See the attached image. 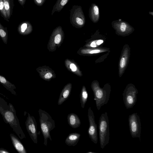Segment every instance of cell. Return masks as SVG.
Listing matches in <instances>:
<instances>
[{
    "mask_svg": "<svg viewBox=\"0 0 153 153\" xmlns=\"http://www.w3.org/2000/svg\"><path fill=\"white\" fill-rule=\"evenodd\" d=\"M68 122L72 128H77L80 125L81 121L79 117L75 114L71 113L67 116Z\"/></svg>",
    "mask_w": 153,
    "mask_h": 153,
    "instance_id": "obj_16",
    "label": "cell"
},
{
    "mask_svg": "<svg viewBox=\"0 0 153 153\" xmlns=\"http://www.w3.org/2000/svg\"><path fill=\"white\" fill-rule=\"evenodd\" d=\"M69 0H57L53 7L51 11V15H53L56 11L57 12H60Z\"/></svg>",
    "mask_w": 153,
    "mask_h": 153,
    "instance_id": "obj_19",
    "label": "cell"
},
{
    "mask_svg": "<svg viewBox=\"0 0 153 153\" xmlns=\"http://www.w3.org/2000/svg\"><path fill=\"white\" fill-rule=\"evenodd\" d=\"M27 117L25 122L27 130L32 141L35 143H38L37 124L34 117L27 113Z\"/></svg>",
    "mask_w": 153,
    "mask_h": 153,
    "instance_id": "obj_10",
    "label": "cell"
},
{
    "mask_svg": "<svg viewBox=\"0 0 153 153\" xmlns=\"http://www.w3.org/2000/svg\"><path fill=\"white\" fill-rule=\"evenodd\" d=\"M0 94L3 96L4 97H6V98H7V99H8V97H7L5 95H4V94H3L1 93L0 92Z\"/></svg>",
    "mask_w": 153,
    "mask_h": 153,
    "instance_id": "obj_31",
    "label": "cell"
},
{
    "mask_svg": "<svg viewBox=\"0 0 153 153\" xmlns=\"http://www.w3.org/2000/svg\"><path fill=\"white\" fill-rule=\"evenodd\" d=\"M53 74L51 72L46 73L44 76V78L45 79H49L52 77Z\"/></svg>",
    "mask_w": 153,
    "mask_h": 153,
    "instance_id": "obj_27",
    "label": "cell"
},
{
    "mask_svg": "<svg viewBox=\"0 0 153 153\" xmlns=\"http://www.w3.org/2000/svg\"><path fill=\"white\" fill-rule=\"evenodd\" d=\"M69 68L73 72H75L78 70L77 67L75 64L73 63H70Z\"/></svg>",
    "mask_w": 153,
    "mask_h": 153,
    "instance_id": "obj_25",
    "label": "cell"
},
{
    "mask_svg": "<svg viewBox=\"0 0 153 153\" xmlns=\"http://www.w3.org/2000/svg\"><path fill=\"white\" fill-rule=\"evenodd\" d=\"M87 153H94V152H88Z\"/></svg>",
    "mask_w": 153,
    "mask_h": 153,
    "instance_id": "obj_32",
    "label": "cell"
},
{
    "mask_svg": "<svg viewBox=\"0 0 153 153\" xmlns=\"http://www.w3.org/2000/svg\"><path fill=\"white\" fill-rule=\"evenodd\" d=\"M0 37L4 43L5 44L7 43L8 39V32L7 28L5 27L0 22Z\"/></svg>",
    "mask_w": 153,
    "mask_h": 153,
    "instance_id": "obj_21",
    "label": "cell"
},
{
    "mask_svg": "<svg viewBox=\"0 0 153 153\" xmlns=\"http://www.w3.org/2000/svg\"><path fill=\"white\" fill-rule=\"evenodd\" d=\"M19 4L23 6L25 4L26 0H18Z\"/></svg>",
    "mask_w": 153,
    "mask_h": 153,
    "instance_id": "obj_30",
    "label": "cell"
},
{
    "mask_svg": "<svg viewBox=\"0 0 153 153\" xmlns=\"http://www.w3.org/2000/svg\"><path fill=\"white\" fill-rule=\"evenodd\" d=\"M108 51L110 52V49L106 48H87L82 49L80 51V53L87 55H94Z\"/></svg>",
    "mask_w": 153,
    "mask_h": 153,
    "instance_id": "obj_11",
    "label": "cell"
},
{
    "mask_svg": "<svg viewBox=\"0 0 153 153\" xmlns=\"http://www.w3.org/2000/svg\"><path fill=\"white\" fill-rule=\"evenodd\" d=\"M129 129L133 138L138 137L140 140L141 123L140 117L137 113H134L128 117Z\"/></svg>",
    "mask_w": 153,
    "mask_h": 153,
    "instance_id": "obj_7",
    "label": "cell"
},
{
    "mask_svg": "<svg viewBox=\"0 0 153 153\" xmlns=\"http://www.w3.org/2000/svg\"><path fill=\"white\" fill-rule=\"evenodd\" d=\"M119 32V34L121 36H125L129 34V32L127 30V26L124 22L121 24Z\"/></svg>",
    "mask_w": 153,
    "mask_h": 153,
    "instance_id": "obj_24",
    "label": "cell"
},
{
    "mask_svg": "<svg viewBox=\"0 0 153 153\" xmlns=\"http://www.w3.org/2000/svg\"><path fill=\"white\" fill-rule=\"evenodd\" d=\"M91 87L93 92L94 99L95 101L96 107L99 110L102 106L108 102L111 91L110 85L107 83L101 88L99 82L95 80L91 83Z\"/></svg>",
    "mask_w": 153,
    "mask_h": 153,
    "instance_id": "obj_2",
    "label": "cell"
},
{
    "mask_svg": "<svg viewBox=\"0 0 153 153\" xmlns=\"http://www.w3.org/2000/svg\"><path fill=\"white\" fill-rule=\"evenodd\" d=\"M0 113L5 123L8 124L20 140L26 138L20 124L16 110L10 103L0 97Z\"/></svg>",
    "mask_w": 153,
    "mask_h": 153,
    "instance_id": "obj_1",
    "label": "cell"
},
{
    "mask_svg": "<svg viewBox=\"0 0 153 153\" xmlns=\"http://www.w3.org/2000/svg\"><path fill=\"white\" fill-rule=\"evenodd\" d=\"M8 19L12 15L14 7V0H3Z\"/></svg>",
    "mask_w": 153,
    "mask_h": 153,
    "instance_id": "obj_18",
    "label": "cell"
},
{
    "mask_svg": "<svg viewBox=\"0 0 153 153\" xmlns=\"http://www.w3.org/2000/svg\"><path fill=\"white\" fill-rule=\"evenodd\" d=\"M138 93V91L134 84L130 83L127 85L123 94L124 103L127 109L132 108L135 105Z\"/></svg>",
    "mask_w": 153,
    "mask_h": 153,
    "instance_id": "obj_5",
    "label": "cell"
},
{
    "mask_svg": "<svg viewBox=\"0 0 153 153\" xmlns=\"http://www.w3.org/2000/svg\"><path fill=\"white\" fill-rule=\"evenodd\" d=\"M0 14L4 20L7 22H9L7 17L3 0H0Z\"/></svg>",
    "mask_w": 153,
    "mask_h": 153,
    "instance_id": "obj_23",
    "label": "cell"
},
{
    "mask_svg": "<svg viewBox=\"0 0 153 153\" xmlns=\"http://www.w3.org/2000/svg\"><path fill=\"white\" fill-rule=\"evenodd\" d=\"M88 95L86 88L85 86L82 87L80 94V102L81 106L82 108H84L87 101Z\"/></svg>",
    "mask_w": 153,
    "mask_h": 153,
    "instance_id": "obj_20",
    "label": "cell"
},
{
    "mask_svg": "<svg viewBox=\"0 0 153 153\" xmlns=\"http://www.w3.org/2000/svg\"><path fill=\"white\" fill-rule=\"evenodd\" d=\"M70 22L73 26L77 28L83 27L85 23V19L81 6H73L70 10Z\"/></svg>",
    "mask_w": 153,
    "mask_h": 153,
    "instance_id": "obj_6",
    "label": "cell"
},
{
    "mask_svg": "<svg viewBox=\"0 0 153 153\" xmlns=\"http://www.w3.org/2000/svg\"><path fill=\"white\" fill-rule=\"evenodd\" d=\"M45 1L46 0H33L35 4L39 6H42Z\"/></svg>",
    "mask_w": 153,
    "mask_h": 153,
    "instance_id": "obj_26",
    "label": "cell"
},
{
    "mask_svg": "<svg viewBox=\"0 0 153 153\" xmlns=\"http://www.w3.org/2000/svg\"><path fill=\"white\" fill-rule=\"evenodd\" d=\"M88 116L89 122L88 134L91 141L96 144L97 143L98 140L97 126L95 120L93 112L90 107L89 108L88 110Z\"/></svg>",
    "mask_w": 153,
    "mask_h": 153,
    "instance_id": "obj_8",
    "label": "cell"
},
{
    "mask_svg": "<svg viewBox=\"0 0 153 153\" xmlns=\"http://www.w3.org/2000/svg\"><path fill=\"white\" fill-rule=\"evenodd\" d=\"M10 136L14 148L18 153H27L24 146L15 135L11 133Z\"/></svg>",
    "mask_w": 153,
    "mask_h": 153,
    "instance_id": "obj_13",
    "label": "cell"
},
{
    "mask_svg": "<svg viewBox=\"0 0 153 153\" xmlns=\"http://www.w3.org/2000/svg\"><path fill=\"white\" fill-rule=\"evenodd\" d=\"M72 85L68 83L65 86L61 92L58 101V105H60L69 97L71 92Z\"/></svg>",
    "mask_w": 153,
    "mask_h": 153,
    "instance_id": "obj_14",
    "label": "cell"
},
{
    "mask_svg": "<svg viewBox=\"0 0 153 153\" xmlns=\"http://www.w3.org/2000/svg\"><path fill=\"white\" fill-rule=\"evenodd\" d=\"M80 136V134L78 133H71L66 138L65 141V143L68 146H74L78 142Z\"/></svg>",
    "mask_w": 153,
    "mask_h": 153,
    "instance_id": "obj_17",
    "label": "cell"
},
{
    "mask_svg": "<svg viewBox=\"0 0 153 153\" xmlns=\"http://www.w3.org/2000/svg\"><path fill=\"white\" fill-rule=\"evenodd\" d=\"M0 83L7 90L15 96L17 95L15 89L16 88L15 85L7 80L4 76L0 74Z\"/></svg>",
    "mask_w": 153,
    "mask_h": 153,
    "instance_id": "obj_15",
    "label": "cell"
},
{
    "mask_svg": "<svg viewBox=\"0 0 153 153\" xmlns=\"http://www.w3.org/2000/svg\"><path fill=\"white\" fill-rule=\"evenodd\" d=\"M94 13L96 15H97L99 14V9L97 6H95L93 8Z\"/></svg>",
    "mask_w": 153,
    "mask_h": 153,
    "instance_id": "obj_28",
    "label": "cell"
},
{
    "mask_svg": "<svg viewBox=\"0 0 153 153\" xmlns=\"http://www.w3.org/2000/svg\"><path fill=\"white\" fill-rule=\"evenodd\" d=\"M130 55V48L128 44L123 47L119 59L118 69L119 76L121 77L124 74L128 64Z\"/></svg>",
    "mask_w": 153,
    "mask_h": 153,
    "instance_id": "obj_9",
    "label": "cell"
},
{
    "mask_svg": "<svg viewBox=\"0 0 153 153\" xmlns=\"http://www.w3.org/2000/svg\"><path fill=\"white\" fill-rule=\"evenodd\" d=\"M0 153H10V152L4 148H0Z\"/></svg>",
    "mask_w": 153,
    "mask_h": 153,
    "instance_id": "obj_29",
    "label": "cell"
},
{
    "mask_svg": "<svg viewBox=\"0 0 153 153\" xmlns=\"http://www.w3.org/2000/svg\"><path fill=\"white\" fill-rule=\"evenodd\" d=\"M32 30V26L30 22L28 21H25L21 22L17 27L18 33L23 36L30 34Z\"/></svg>",
    "mask_w": 153,
    "mask_h": 153,
    "instance_id": "obj_12",
    "label": "cell"
},
{
    "mask_svg": "<svg viewBox=\"0 0 153 153\" xmlns=\"http://www.w3.org/2000/svg\"><path fill=\"white\" fill-rule=\"evenodd\" d=\"M104 41L102 39H99L91 40L88 42L85 45L87 48H96L100 47L103 45Z\"/></svg>",
    "mask_w": 153,
    "mask_h": 153,
    "instance_id": "obj_22",
    "label": "cell"
},
{
    "mask_svg": "<svg viewBox=\"0 0 153 153\" xmlns=\"http://www.w3.org/2000/svg\"><path fill=\"white\" fill-rule=\"evenodd\" d=\"M38 112L41 129L44 138V144L47 146L48 139L51 141L52 140L50 132L55 127V123L51 117L47 112L39 109Z\"/></svg>",
    "mask_w": 153,
    "mask_h": 153,
    "instance_id": "obj_3",
    "label": "cell"
},
{
    "mask_svg": "<svg viewBox=\"0 0 153 153\" xmlns=\"http://www.w3.org/2000/svg\"><path fill=\"white\" fill-rule=\"evenodd\" d=\"M99 130L100 146L103 149L108 143L110 139L109 120L106 112L102 114L100 117Z\"/></svg>",
    "mask_w": 153,
    "mask_h": 153,
    "instance_id": "obj_4",
    "label": "cell"
}]
</instances>
